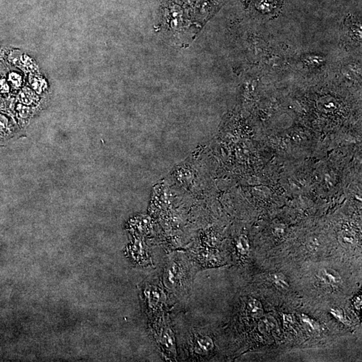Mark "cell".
<instances>
[{
  "label": "cell",
  "mask_w": 362,
  "mask_h": 362,
  "mask_svg": "<svg viewBox=\"0 0 362 362\" xmlns=\"http://www.w3.org/2000/svg\"><path fill=\"white\" fill-rule=\"evenodd\" d=\"M188 346L192 354L198 357L206 355L214 348V344L210 337L194 333L190 337Z\"/></svg>",
  "instance_id": "6da1fadb"
},
{
  "label": "cell",
  "mask_w": 362,
  "mask_h": 362,
  "mask_svg": "<svg viewBox=\"0 0 362 362\" xmlns=\"http://www.w3.org/2000/svg\"><path fill=\"white\" fill-rule=\"evenodd\" d=\"M181 262L172 260L169 264L166 271V279L169 285L173 287H179L185 281L186 270Z\"/></svg>",
  "instance_id": "7a4b0ae2"
},
{
  "label": "cell",
  "mask_w": 362,
  "mask_h": 362,
  "mask_svg": "<svg viewBox=\"0 0 362 362\" xmlns=\"http://www.w3.org/2000/svg\"><path fill=\"white\" fill-rule=\"evenodd\" d=\"M145 299L148 308L154 310L162 304L164 300V295L159 288L148 286L145 289Z\"/></svg>",
  "instance_id": "3957f363"
},
{
  "label": "cell",
  "mask_w": 362,
  "mask_h": 362,
  "mask_svg": "<svg viewBox=\"0 0 362 362\" xmlns=\"http://www.w3.org/2000/svg\"><path fill=\"white\" fill-rule=\"evenodd\" d=\"M159 333L156 336L157 342L160 344L162 348L166 349L171 353H175V340L174 336L171 329L167 326L163 327L158 331Z\"/></svg>",
  "instance_id": "277c9868"
},
{
  "label": "cell",
  "mask_w": 362,
  "mask_h": 362,
  "mask_svg": "<svg viewBox=\"0 0 362 362\" xmlns=\"http://www.w3.org/2000/svg\"><path fill=\"white\" fill-rule=\"evenodd\" d=\"M319 277L324 283L332 286H338L342 282L340 274L332 268L321 269L319 272Z\"/></svg>",
  "instance_id": "5b68a950"
},
{
  "label": "cell",
  "mask_w": 362,
  "mask_h": 362,
  "mask_svg": "<svg viewBox=\"0 0 362 362\" xmlns=\"http://www.w3.org/2000/svg\"><path fill=\"white\" fill-rule=\"evenodd\" d=\"M247 310L251 316L255 317V318H260L264 314L263 308H262L261 302L256 298H251L248 300Z\"/></svg>",
  "instance_id": "8992f818"
},
{
  "label": "cell",
  "mask_w": 362,
  "mask_h": 362,
  "mask_svg": "<svg viewBox=\"0 0 362 362\" xmlns=\"http://www.w3.org/2000/svg\"><path fill=\"white\" fill-rule=\"evenodd\" d=\"M272 281L275 286H276L278 289L286 290L289 287V284H288L287 280H286L285 276H284L283 274H281V273H277V274L273 275Z\"/></svg>",
  "instance_id": "52a82bcc"
},
{
  "label": "cell",
  "mask_w": 362,
  "mask_h": 362,
  "mask_svg": "<svg viewBox=\"0 0 362 362\" xmlns=\"http://www.w3.org/2000/svg\"><path fill=\"white\" fill-rule=\"evenodd\" d=\"M20 99L24 104L29 105L35 101V95L31 90L25 88L20 93Z\"/></svg>",
  "instance_id": "ba28073f"
},
{
  "label": "cell",
  "mask_w": 362,
  "mask_h": 362,
  "mask_svg": "<svg viewBox=\"0 0 362 362\" xmlns=\"http://www.w3.org/2000/svg\"><path fill=\"white\" fill-rule=\"evenodd\" d=\"M8 82L11 83L12 86L15 89L20 88L22 85V77L17 73H11L8 76Z\"/></svg>",
  "instance_id": "9c48e42d"
},
{
  "label": "cell",
  "mask_w": 362,
  "mask_h": 362,
  "mask_svg": "<svg viewBox=\"0 0 362 362\" xmlns=\"http://www.w3.org/2000/svg\"><path fill=\"white\" fill-rule=\"evenodd\" d=\"M238 249L241 255H246L249 249L248 243H247L246 241L243 240V238H241L240 242H239L238 244Z\"/></svg>",
  "instance_id": "30bf717a"
},
{
  "label": "cell",
  "mask_w": 362,
  "mask_h": 362,
  "mask_svg": "<svg viewBox=\"0 0 362 362\" xmlns=\"http://www.w3.org/2000/svg\"><path fill=\"white\" fill-rule=\"evenodd\" d=\"M8 128V120L5 116L0 114V134H4Z\"/></svg>",
  "instance_id": "8fae6325"
},
{
  "label": "cell",
  "mask_w": 362,
  "mask_h": 362,
  "mask_svg": "<svg viewBox=\"0 0 362 362\" xmlns=\"http://www.w3.org/2000/svg\"><path fill=\"white\" fill-rule=\"evenodd\" d=\"M10 87L5 79H0V93L5 94L9 92Z\"/></svg>",
  "instance_id": "7c38bea8"
},
{
  "label": "cell",
  "mask_w": 362,
  "mask_h": 362,
  "mask_svg": "<svg viewBox=\"0 0 362 362\" xmlns=\"http://www.w3.org/2000/svg\"><path fill=\"white\" fill-rule=\"evenodd\" d=\"M332 314L334 315V316H336L337 318H338L339 319H340L341 318H344V315H343V313L342 312V311H339V310H333L332 311Z\"/></svg>",
  "instance_id": "4fadbf2b"
}]
</instances>
